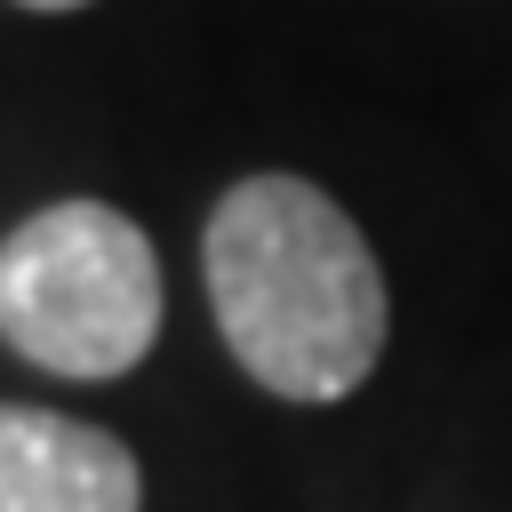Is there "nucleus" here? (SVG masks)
I'll return each instance as SVG.
<instances>
[{
	"mask_svg": "<svg viewBox=\"0 0 512 512\" xmlns=\"http://www.w3.org/2000/svg\"><path fill=\"white\" fill-rule=\"evenodd\" d=\"M0 512H144V472L104 424L0 400Z\"/></svg>",
	"mask_w": 512,
	"mask_h": 512,
	"instance_id": "nucleus-3",
	"label": "nucleus"
},
{
	"mask_svg": "<svg viewBox=\"0 0 512 512\" xmlns=\"http://www.w3.org/2000/svg\"><path fill=\"white\" fill-rule=\"evenodd\" d=\"M232 360L280 400H344L384 352V272L360 224L304 176H240L200 232Z\"/></svg>",
	"mask_w": 512,
	"mask_h": 512,
	"instance_id": "nucleus-1",
	"label": "nucleus"
},
{
	"mask_svg": "<svg viewBox=\"0 0 512 512\" xmlns=\"http://www.w3.org/2000/svg\"><path fill=\"white\" fill-rule=\"evenodd\" d=\"M0 344L48 376L112 384L160 344V256L112 200H56L0 240Z\"/></svg>",
	"mask_w": 512,
	"mask_h": 512,
	"instance_id": "nucleus-2",
	"label": "nucleus"
},
{
	"mask_svg": "<svg viewBox=\"0 0 512 512\" xmlns=\"http://www.w3.org/2000/svg\"><path fill=\"white\" fill-rule=\"evenodd\" d=\"M16 8H48L56 16V8H88V0H16Z\"/></svg>",
	"mask_w": 512,
	"mask_h": 512,
	"instance_id": "nucleus-4",
	"label": "nucleus"
}]
</instances>
